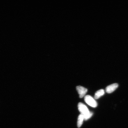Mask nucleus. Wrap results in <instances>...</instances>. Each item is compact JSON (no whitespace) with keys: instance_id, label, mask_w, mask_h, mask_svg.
<instances>
[{"instance_id":"obj_1","label":"nucleus","mask_w":128,"mask_h":128,"mask_svg":"<svg viewBox=\"0 0 128 128\" xmlns=\"http://www.w3.org/2000/svg\"><path fill=\"white\" fill-rule=\"evenodd\" d=\"M78 108L81 114L83 115L84 120H87L92 116L93 113L90 112L86 106L82 103L80 102L78 104Z\"/></svg>"},{"instance_id":"obj_2","label":"nucleus","mask_w":128,"mask_h":128,"mask_svg":"<svg viewBox=\"0 0 128 128\" xmlns=\"http://www.w3.org/2000/svg\"><path fill=\"white\" fill-rule=\"evenodd\" d=\"M84 100L86 103L92 108H95L97 106L96 102L90 96H86L84 97Z\"/></svg>"},{"instance_id":"obj_3","label":"nucleus","mask_w":128,"mask_h":128,"mask_svg":"<svg viewBox=\"0 0 128 128\" xmlns=\"http://www.w3.org/2000/svg\"><path fill=\"white\" fill-rule=\"evenodd\" d=\"M76 89L79 94L80 98L84 96L88 91L87 89L80 86H77Z\"/></svg>"},{"instance_id":"obj_4","label":"nucleus","mask_w":128,"mask_h":128,"mask_svg":"<svg viewBox=\"0 0 128 128\" xmlns=\"http://www.w3.org/2000/svg\"><path fill=\"white\" fill-rule=\"evenodd\" d=\"M118 86V84H114L110 85L107 87L106 90V92L108 94L111 93L116 90Z\"/></svg>"},{"instance_id":"obj_5","label":"nucleus","mask_w":128,"mask_h":128,"mask_svg":"<svg viewBox=\"0 0 128 128\" xmlns=\"http://www.w3.org/2000/svg\"><path fill=\"white\" fill-rule=\"evenodd\" d=\"M105 92L104 90H100L96 92L95 96H94V98L96 100H97L100 98L102 96H103Z\"/></svg>"},{"instance_id":"obj_6","label":"nucleus","mask_w":128,"mask_h":128,"mask_svg":"<svg viewBox=\"0 0 128 128\" xmlns=\"http://www.w3.org/2000/svg\"><path fill=\"white\" fill-rule=\"evenodd\" d=\"M84 119V116L82 114H80L78 116V128L81 127Z\"/></svg>"}]
</instances>
